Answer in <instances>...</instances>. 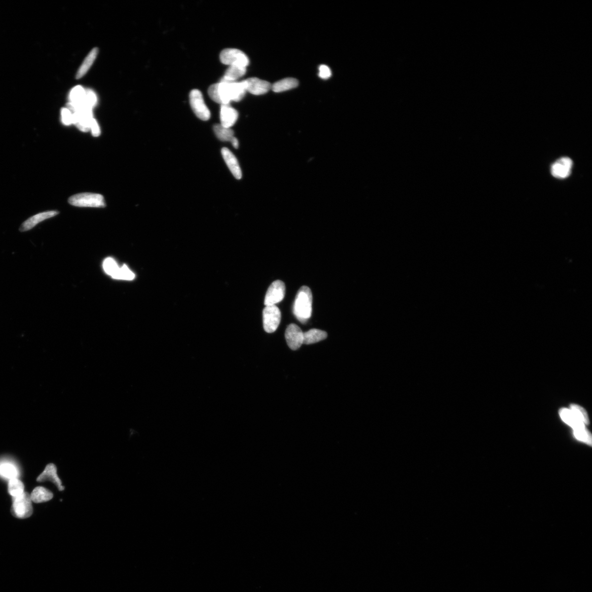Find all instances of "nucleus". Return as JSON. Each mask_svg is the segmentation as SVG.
Masks as SVG:
<instances>
[{
  "label": "nucleus",
  "mask_w": 592,
  "mask_h": 592,
  "mask_svg": "<svg viewBox=\"0 0 592 592\" xmlns=\"http://www.w3.org/2000/svg\"><path fill=\"white\" fill-rule=\"evenodd\" d=\"M246 91L243 81L221 82L211 85L208 90L210 97L222 105H228L231 102H239L244 97Z\"/></svg>",
  "instance_id": "1"
},
{
  "label": "nucleus",
  "mask_w": 592,
  "mask_h": 592,
  "mask_svg": "<svg viewBox=\"0 0 592 592\" xmlns=\"http://www.w3.org/2000/svg\"><path fill=\"white\" fill-rule=\"evenodd\" d=\"M312 301L313 296L310 289L306 286L301 287L296 297L294 313L302 323H305L310 318Z\"/></svg>",
  "instance_id": "2"
},
{
  "label": "nucleus",
  "mask_w": 592,
  "mask_h": 592,
  "mask_svg": "<svg viewBox=\"0 0 592 592\" xmlns=\"http://www.w3.org/2000/svg\"><path fill=\"white\" fill-rule=\"evenodd\" d=\"M73 114V124L80 131L86 132L90 130L93 118L92 109L83 104L76 105L69 103L67 108Z\"/></svg>",
  "instance_id": "3"
},
{
  "label": "nucleus",
  "mask_w": 592,
  "mask_h": 592,
  "mask_svg": "<svg viewBox=\"0 0 592 592\" xmlns=\"http://www.w3.org/2000/svg\"><path fill=\"white\" fill-rule=\"evenodd\" d=\"M12 515L19 519H26L33 515V508L30 495L24 492L22 495L12 498Z\"/></svg>",
  "instance_id": "4"
},
{
  "label": "nucleus",
  "mask_w": 592,
  "mask_h": 592,
  "mask_svg": "<svg viewBox=\"0 0 592 592\" xmlns=\"http://www.w3.org/2000/svg\"><path fill=\"white\" fill-rule=\"evenodd\" d=\"M68 202L77 207L102 208L105 206L104 197L99 194L85 193L74 195L69 199Z\"/></svg>",
  "instance_id": "5"
},
{
  "label": "nucleus",
  "mask_w": 592,
  "mask_h": 592,
  "mask_svg": "<svg viewBox=\"0 0 592 592\" xmlns=\"http://www.w3.org/2000/svg\"><path fill=\"white\" fill-rule=\"evenodd\" d=\"M220 60L223 64L228 66L246 67L250 63L245 53L235 49H226L222 51L220 54Z\"/></svg>",
  "instance_id": "6"
},
{
  "label": "nucleus",
  "mask_w": 592,
  "mask_h": 592,
  "mask_svg": "<svg viewBox=\"0 0 592 592\" xmlns=\"http://www.w3.org/2000/svg\"><path fill=\"white\" fill-rule=\"evenodd\" d=\"M281 311L276 305L266 306L263 310L264 329L267 333L277 330L281 321Z\"/></svg>",
  "instance_id": "7"
},
{
  "label": "nucleus",
  "mask_w": 592,
  "mask_h": 592,
  "mask_svg": "<svg viewBox=\"0 0 592 592\" xmlns=\"http://www.w3.org/2000/svg\"><path fill=\"white\" fill-rule=\"evenodd\" d=\"M189 100L190 106L199 119L203 121L209 120L211 113L205 103L202 92L198 89H193L190 93Z\"/></svg>",
  "instance_id": "8"
},
{
  "label": "nucleus",
  "mask_w": 592,
  "mask_h": 592,
  "mask_svg": "<svg viewBox=\"0 0 592 592\" xmlns=\"http://www.w3.org/2000/svg\"><path fill=\"white\" fill-rule=\"evenodd\" d=\"M285 294V285L281 280H276L269 287L264 299L266 306L276 305L281 302Z\"/></svg>",
  "instance_id": "9"
},
{
  "label": "nucleus",
  "mask_w": 592,
  "mask_h": 592,
  "mask_svg": "<svg viewBox=\"0 0 592 592\" xmlns=\"http://www.w3.org/2000/svg\"><path fill=\"white\" fill-rule=\"evenodd\" d=\"M285 338L289 347L293 351L297 350L303 344V332L297 325L292 324L288 326Z\"/></svg>",
  "instance_id": "10"
},
{
  "label": "nucleus",
  "mask_w": 592,
  "mask_h": 592,
  "mask_svg": "<svg viewBox=\"0 0 592 592\" xmlns=\"http://www.w3.org/2000/svg\"><path fill=\"white\" fill-rule=\"evenodd\" d=\"M573 162L570 158L564 157L559 158L551 166L552 175L558 179L568 177L572 172Z\"/></svg>",
  "instance_id": "11"
},
{
  "label": "nucleus",
  "mask_w": 592,
  "mask_h": 592,
  "mask_svg": "<svg viewBox=\"0 0 592 592\" xmlns=\"http://www.w3.org/2000/svg\"><path fill=\"white\" fill-rule=\"evenodd\" d=\"M243 82L244 83L246 92L257 96L266 94L272 89L271 83L256 77L247 78L243 80Z\"/></svg>",
  "instance_id": "12"
},
{
  "label": "nucleus",
  "mask_w": 592,
  "mask_h": 592,
  "mask_svg": "<svg viewBox=\"0 0 592 592\" xmlns=\"http://www.w3.org/2000/svg\"><path fill=\"white\" fill-rule=\"evenodd\" d=\"M36 481L39 483L49 481V482L54 483L60 491L65 489V486L62 485V480L57 474V468L53 463L47 465L44 472L39 475Z\"/></svg>",
  "instance_id": "13"
},
{
  "label": "nucleus",
  "mask_w": 592,
  "mask_h": 592,
  "mask_svg": "<svg viewBox=\"0 0 592 592\" xmlns=\"http://www.w3.org/2000/svg\"><path fill=\"white\" fill-rule=\"evenodd\" d=\"M238 113L230 105H222L220 112L221 125L226 128H230L233 126L237 119Z\"/></svg>",
  "instance_id": "14"
},
{
  "label": "nucleus",
  "mask_w": 592,
  "mask_h": 592,
  "mask_svg": "<svg viewBox=\"0 0 592 592\" xmlns=\"http://www.w3.org/2000/svg\"><path fill=\"white\" fill-rule=\"evenodd\" d=\"M221 152L226 164L229 168L232 175L236 179H240L242 177V172L236 157L228 148H223Z\"/></svg>",
  "instance_id": "15"
},
{
  "label": "nucleus",
  "mask_w": 592,
  "mask_h": 592,
  "mask_svg": "<svg viewBox=\"0 0 592 592\" xmlns=\"http://www.w3.org/2000/svg\"><path fill=\"white\" fill-rule=\"evenodd\" d=\"M58 214V212L56 211H47V212L37 214L25 221L22 225L20 226L19 230L20 231H28L33 229L35 225L40 223V222L52 218Z\"/></svg>",
  "instance_id": "16"
},
{
  "label": "nucleus",
  "mask_w": 592,
  "mask_h": 592,
  "mask_svg": "<svg viewBox=\"0 0 592 592\" xmlns=\"http://www.w3.org/2000/svg\"><path fill=\"white\" fill-rule=\"evenodd\" d=\"M246 73V67L232 66L227 69L224 75L220 80L221 82H236L239 78L244 76Z\"/></svg>",
  "instance_id": "17"
},
{
  "label": "nucleus",
  "mask_w": 592,
  "mask_h": 592,
  "mask_svg": "<svg viewBox=\"0 0 592 592\" xmlns=\"http://www.w3.org/2000/svg\"><path fill=\"white\" fill-rule=\"evenodd\" d=\"M562 419L568 425L572 427L574 430L585 428L584 424L576 417L573 412L568 409H562L559 411Z\"/></svg>",
  "instance_id": "18"
},
{
  "label": "nucleus",
  "mask_w": 592,
  "mask_h": 592,
  "mask_svg": "<svg viewBox=\"0 0 592 592\" xmlns=\"http://www.w3.org/2000/svg\"><path fill=\"white\" fill-rule=\"evenodd\" d=\"M54 498V494L49 490L38 486L35 488L30 495L31 501L36 504L48 502Z\"/></svg>",
  "instance_id": "19"
},
{
  "label": "nucleus",
  "mask_w": 592,
  "mask_h": 592,
  "mask_svg": "<svg viewBox=\"0 0 592 592\" xmlns=\"http://www.w3.org/2000/svg\"><path fill=\"white\" fill-rule=\"evenodd\" d=\"M298 85V81L297 79L289 77L274 83L272 85V89L274 92L279 93L290 90L297 87Z\"/></svg>",
  "instance_id": "20"
},
{
  "label": "nucleus",
  "mask_w": 592,
  "mask_h": 592,
  "mask_svg": "<svg viewBox=\"0 0 592 592\" xmlns=\"http://www.w3.org/2000/svg\"><path fill=\"white\" fill-rule=\"evenodd\" d=\"M98 54V48L93 49L83 61L82 64L78 70L76 78L80 79L82 77L91 67L94 61L96 60Z\"/></svg>",
  "instance_id": "21"
},
{
  "label": "nucleus",
  "mask_w": 592,
  "mask_h": 592,
  "mask_svg": "<svg viewBox=\"0 0 592 592\" xmlns=\"http://www.w3.org/2000/svg\"><path fill=\"white\" fill-rule=\"evenodd\" d=\"M327 336L325 331L318 329H311L303 333V344L311 345L326 339Z\"/></svg>",
  "instance_id": "22"
},
{
  "label": "nucleus",
  "mask_w": 592,
  "mask_h": 592,
  "mask_svg": "<svg viewBox=\"0 0 592 592\" xmlns=\"http://www.w3.org/2000/svg\"><path fill=\"white\" fill-rule=\"evenodd\" d=\"M215 133L218 138L223 142H231L234 138V131L230 128H226L221 124L216 125L214 127Z\"/></svg>",
  "instance_id": "23"
},
{
  "label": "nucleus",
  "mask_w": 592,
  "mask_h": 592,
  "mask_svg": "<svg viewBox=\"0 0 592 592\" xmlns=\"http://www.w3.org/2000/svg\"><path fill=\"white\" fill-rule=\"evenodd\" d=\"M86 91L80 86H77L72 89L70 94V103L76 105L83 104Z\"/></svg>",
  "instance_id": "24"
},
{
  "label": "nucleus",
  "mask_w": 592,
  "mask_h": 592,
  "mask_svg": "<svg viewBox=\"0 0 592 592\" xmlns=\"http://www.w3.org/2000/svg\"><path fill=\"white\" fill-rule=\"evenodd\" d=\"M8 493L12 498L22 495L24 492V484L17 478L10 479L8 483Z\"/></svg>",
  "instance_id": "25"
},
{
  "label": "nucleus",
  "mask_w": 592,
  "mask_h": 592,
  "mask_svg": "<svg viewBox=\"0 0 592 592\" xmlns=\"http://www.w3.org/2000/svg\"><path fill=\"white\" fill-rule=\"evenodd\" d=\"M0 475L9 480L17 478L18 470L13 464L5 463L0 465Z\"/></svg>",
  "instance_id": "26"
},
{
  "label": "nucleus",
  "mask_w": 592,
  "mask_h": 592,
  "mask_svg": "<svg viewBox=\"0 0 592 592\" xmlns=\"http://www.w3.org/2000/svg\"><path fill=\"white\" fill-rule=\"evenodd\" d=\"M103 268L105 273L113 278L118 272L120 268L117 263L112 258L105 259L103 263Z\"/></svg>",
  "instance_id": "27"
},
{
  "label": "nucleus",
  "mask_w": 592,
  "mask_h": 592,
  "mask_svg": "<svg viewBox=\"0 0 592 592\" xmlns=\"http://www.w3.org/2000/svg\"><path fill=\"white\" fill-rule=\"evenodd\" d=\"M578 418L584 424H589L590 420L588 414L585 410L577 405L573 404L570 406V409Z\"/></svg>",
  "instance_id": "28"
},
{
  "label": "nucleus",
  "mask_w": 592,
  "mask_h": 592,
  "mask_svg": "<svg viewBox=\"0 0 592 592\" xmlns=\"http://www.w3.org/2000/svg\"><path fill=\"white\" fill-rule=\"evenodd\" d=\"M135 278V274L131 272L128 267L124 265L122 267L120 268L118 272L113 278L115 279L132 280Z\"/></svg>",
  "instance_id": "29"
},
{
  "label": "nucleus",
  "mask_w": 592,
  "mask_h": 592,
  "mask_svg": "<svg viewBox=\"0 0 592 592\" xmlns=\"http://www.w3.org/2000/svg\"><path fill=\"white\" fill-rule=\"evenodd\" d=\"M97 99L96 94L91 90L86 91L83 105L88 108L92 109L97 104Z\"/></svg>",
  "instance_id": "30"
},
{
  "label": "nucleus",
  "mask_w": 592,
  "mask_h": 592,
  "mask_svg": "<svg viewBox=\"0 0 592 592\" xmlns=\"http://www.w3.org/2000/svg\"><path fill=\"white\" fill-rule=\"evenodd\" d=\"M574 435L578 440L585 442L589 444L592 443V437L589 431L585 428L574 430Z\"/></svg>",
  "instance_id": "31"
},
{
  "label": "nucleus",
  "mask_w": 592,
  "mask_h": 592,
  "mask_svg": "<svg viewBox=\"0 0 592 592\" xmlns=\"http://www.w3.org/2000/svg\"><path fill=\"white\" fill-rule=\"evenodd\" d=\"M62 123L66 126H70L73 124V116L72 113L68 108H63L61 110Z\"/></svg>",
  "instance_id": "32"
},
{
  "label": "nucleus",
  "mask_w": 592,
  "mask_h": 592,
  "mask_svg": "<svg viewBox=\"0 0 592 592\" xmlns=\"http://www.w3.org/2000/svg\"><path fill=\"white\" fill-rule=\"evenodd\" d=\"M332 75L330 68L326 65H321L319 68V76L322 79H328Z\"/></svg>",
  "instance_id": "33"
},
{
  "label": "nucleus",
  "mask_w": 592,
  "mask_h": 592,
  "mask_svg": "<svg viewBox=\"0 0 592 592\" xmlns=\"http://www.w3.org/2000/svg\"><path fill=\"white\" fill-rule=\"evenodd\" d=\"M90 130L94 137H98L100 135V130L97 121L94 118L92 119L90 126Z\"/></svg>",
  "instance_id": "34"
},
{
  "label": "nucleus",
  "mask_w": 592,
  "mask_h": 592,
  "mask_svg": "<svg viewBox=\"0 0 592 592\" xmlns=\"http://www.w3.org/2000/svg\"><path fill=\"white\" fill-rule=\"evenodd\" d=\"M230 142L231 143L232 146H233L234 148H235V149H237V148H238L239 141H238V140H237V139L236 138H235V137H234L233 139H232V140Z\"/></svg>",
  "instance_id": "35"
}]
</instances>
